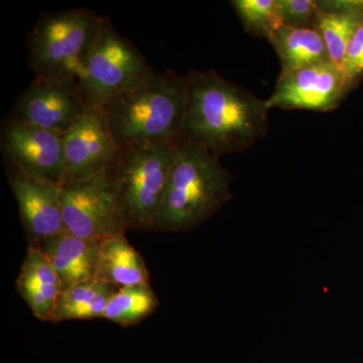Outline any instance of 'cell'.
Masks as SVG:
<instances>
[{
    "label": "cell",
    "mask_w": 363,
    "mask_h": 363,
    "mask_svg": "<svg viewBox=\"0 0 363 363\" xmlns=\"http://www.w3.org/2000/svg\"><path fill=\"white\" fill-rule=\"evenodd\" d=\"M179 142L135 145L119 152L111 174L126 231L152 230L164 201Z\"/></svg>",
    "instance_id": "277c9868"
},
{
    "label": "cell",
    "mask_w": 363,
    "mask_h": 363,
    "mask_svg": "<svg viewBox=\"0 0 363 363\" xmlns=\"http://www.w3.org/2000/svg\"><path fill=\"white\" fill-rule=\"evenodd\" d=\"M16 289L33 316L52 321L63 283L50 260L37 245H30L16 279Z\"/></svg>",
    "instance_id": "4fadbf2b"
},
{
    "label": "cell",
    "mask_w": 363,
    "mask_h": 363,
    "mask_svg": "<svg viewBox=\"0 0 363 363\" xmlns=\"http://www.w3.org/2000/svg\"><path fill=\"white\" fill-rule=\"evenodd\" d=\"M230 4L245 30L253 37L269 40L283 25L278 0H233Z\"/></svg>",
    "instance_id": "ffe728a7"
},
{
    "label": "cell",
    "mask_w": 363,
    "mask_h": 363,
    "mask_svg": "<svg viewBox=\"0 0 363 363\" xmlns=\"http://www.w3.org/2000/svg\"><path fill=\"white\" fill-rule=\"evenodd\" d=\"M189 88L188 75L152 71L101 107L121 149L179 142Z\"/></svg>",
    "instance_id": "7a4b0ae2"
},
{
    "label": "cell",
    "mask_w": 363,
    "mask_h": 363,
    "mask_svg": "<svg viewBox=\"0 0 363 363\" xmlns=\"http://www.w3.org/2000/svg\"><path fill=\"white\" fill-rule=\"evenodd\" d=\"M278 54L281 71H292L330 61L326 45L315 28H296L281 25L269 38Z\"/></svg>",
    "instance_id": "e0dca14e"
},
{
    "label": "cell",
    "mask_w": 363,
    "mask_h": 363,
    "mask_svg": "<svg viewBox=\"0 0 363 363\" xmlns=\"http://www.w3.org/2000/svg\"><path fill=\"white\" fill-rule=\"evenodd\" d=\"M101 242L82 240L64 233L38 245L54 267L64 289L96 279Z\"/></svg>",
    "instance_id": "5bb4252c"
},
{
    "label": "cell",
    "mask_w": 363,
    "mask_h": 363,
    "mask_svg": "<svg viewBox=\"0 0 363 363\" xmlns=\"http://www.w3.org/2000/svg\"><path fill=\"white\" fill-rule=\"evenodd\" d=\"M104 16L85 9L45 13L28 38L30 65L35 76L77 83Z\"/></svg>",
    "instance_id": "5b68a950"
},
{
    "label": "cell",
    "mask_w": 363,
    "mask_h": 363,
    "mask_svg": "<svg viewBox=\"0 0 363 363\" xmlns=\"http://www.w3.org/2000/svg\"><path fill=\"white\" fill-rule=\"evenodd\" d=\"M96 279L121 289L150 283V272L140 252L125 233L112 236L99 245Z\"/></svg>",
    "instance_id": "2e32d148"
},
{
    "label": "cell",
    "mask_w": 363,
    "mask_h": 363,
    "mask_svg": "<svg viewBox=\"0 0 363 363\" xmlns=\"http://www.w3.org/2000/svg\"><path fill=\"white\" fill-rule=\"evenodd\" d=\"M278 9L284 26L296 28H315L317 0H278Z\"/></svg>",
    "instance_id": "44dd1931"
},
{
    "label": "cell",
    "mask_w": 363,
    "mask_h": 363,
    "mask_svg": "<svg viewBox=\"0 0 363 363\" xmlns=\"http://www.w3.org/2000/svg\"><path fill=\"white\" fill-rule=\"evenodd\" d=\"M315 30L323 38L329 58L342 65L348 45L363 23V0H317Z\"/></svg>",
    "instance_id": "9a60e30c"
},
{
    "label": "cell",
    "mask_w": 363,
    "mask_h": 363,
    "mask_svg": "<svg viewBox=\"0 0 363 363\" xmlns=\"http://www.w3.org/2000/svg\"><path fill=\"white\" fill-rule=\"evenodd\" d=\"M118 288L95 279L64 289L52 322L104 318L109 301Z\"/></svg>",
    "instance_id": "ac0fdd59"
},
{
    "label": "cell",
    "mask_w": 363,
    "mask_h": 363,
    "mask_svg": "<svg viewBox=\"0 0 363 363\" xmlns=\"http://www.w3.org/2000/svg\"><path fill=\"white\" fill-rule=\"evenodd\" d=\"M63 138L64 184L86 180L111 168L121 150L100 107H88Z\"/></svg>",
    "instance_id": "8fae6325"
},
{
    "label": "cell",
    "mask_w": 363,
    "mask_h": 363,
    "mask_svg": "<svg viewBox=\"0 0 363 363\" xmlns=\"http://www.w3.org/2000/svg\"><path fill=\"white\" fill-rule=\"evenodd\" d=\"M231 181L233 175L219 157L180 140L152 231L184 233L200 225L231 199Z\"/></svg>",
    "instance_id": "3957f363"
},
{
    "label": "cell",
    "mask_w": 363,
    "mask_h": 363,
    "mask_svg": "<svg viewBox=\"0 0 363 363\" xmlns=\"http://www.w3.org/2000/svg\"><path fill=\"white\" fill-rule=\"evenodd\" d=\"M341 68L350 89L352 90L363 78V23L348 45Z\"/></svg>",
    "instance_id": "7402d4cb"
},
{
    "label": "cell",
    "mask_w": 363,
    "mask_h": 363,
    "mask_svg": "<svg viewBox=\"0 0 363 363\" xmlns=\"http://www.w3.org/2000/svg\"><path fill=\"white\" fill-rule=\"evenodd\" d=\"M9 182L20 208L30 245L67 233L62 208V186L9 168Z\"/></svg>",
    "instance_id": "7c38bea8"
},
{
    "label": "cell",
    "mask_w": 363,
    "mask_h": 363,
    "mask_svg": "<svg viewBox=\"0 0 363 363\" xmlns=\"http://www.w3.org/2000/svg\"><path fill=\"white\" fill-rule=\"evenodd\" d=\"M1 150L9 168L63 186L65 147L60 133L7 118L1 126Z\"/></svg>",
    "instance_id": "ba28073f"
},
{
    "label": "cell",
    "mask_w": 363,
    "mask_h": 363,
    "mask_svg": "<svg viewBox=\"0 0 363 363\" xmlns=\"http://www.w3.org/2000/svg\"><path fill=\"white\" fill-rule=\"evenodd\" d=\"M152 71L142 52L104 18L86 56L78 86L89 106L101 108Z\"/></svg>",
    "instance_id": "8992f818"
},
{
    "label": "cell",
    "mask_w": 363,
    "mask_h": 363,
    "mask_svg": "<svg viewBox=\"0 0 363 363\" xmlns=\"http://www.w3.org/2000/svg\"><path fill=\"white\" fill-rule=\"evenodd\" d=\"M159 307V300L150 283L118 289L109 301L104 319L121 327L133 326Z\"/></svg>",
    "instance_id": "d6986e66"
},
{
    "label": "cell",
    "mask_w": 363,
    "mask_h": 363,
    "mask_svg": "<svg viewBox=\"0 0 363 363\" xmlns=\"http://www.w3.org/2000/svg\"><path fill=\"white\" fill-rule=\"evenodd\" d=\"M62 189L67 233L93 242H102L126 233L114 193L111 168L92 178L64 184Z\"/></svg>",
    "instance_id": "52a82bcc"
},
{
    "label": "cell",
    "mask_w": 363,
    "mask_h": 363,
    "mask_svg": "<svg viewBox=\"0 0 363 363\" xmlns=\"http://www.w3.org/2000/svg\"><path fill=\"white\" fill-rule=\"evenodd\" d=\"M181 140L220 157L245 152L269 131V106L250 91L216 71L191 69Z\"/></svg>",
    "instance_id": "6da1fadb"
},
{
    "label": "cell",
    "mask_w": 363,
    "mask_h": 363,
    "mask_svg": "<svg viewBox=\"0 0 363 363\" xmlns=\"http://www.w3.org/2000/svg\"><path fill=\"white\" fill-rule=\"evenodd\" d=\"M350 91L342 68L326 61L281 71L267 104L269 109L327 112L337 108Z\"/></svg>",
    "instance_id": "9c48e42d"
},
{
    "label": "cell",
    "mask_w": 363,
    "mask_h": 363,
    "mask_svg": "<svg viewBox=\"0 0 363 363\" xmlns=\"http://www.w3.org/2000/svg\"><path fill=\"white\" fill-rule=\"evenodd\" d=\"M88 107L74 81L35 76L18 98L9 118L64 135Z\"/></svg>",
    "instance_id": "30bf717a"
}]
</instances>
